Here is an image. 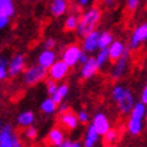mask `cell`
<instances>
[{"instance_id": "30", "label": "cell", "mask_w": 147, "mask_h": 147, "mask_svg": "<svg viewBox=\"0 0 147 147\" xmlns=\"http://www.w3.org/2000/svg\"><path fill=\"white\" fill-rule=\"evenodd\" d=\"M140 3H142V0H125V7L129 12H134L139 8Z\"/></svg>"}, {"instance_id": "13", "label": "cell", "mask_w": 147, "mask_h": 147, "mask_svg": "<svg viewBox=\"0 0 147 147\" xmlns=\"http://www.w3.org/2000/svg\"><path fill=\"white\" fill-rule=\"evenodd\" d=\"M134 104H135L134 94H132V92L129 89H127L125 93L123 94V97L117 101V107H119V111H120L123 115H125V113H129V111L134 107Z\"/></svg>"}, {"instance_id": "38", "label": "cell", "mask_w": 147, "mask_h": 147, "mask_svg": "<svg viewBox=\"0 0 147 147\" xmlns=\"http://www.w3.org/2000/svg\"><path fill=\"white\" fill-rule=\"evenodd\" d=\"M88 58H89V54L85 53V51H82V50H81V54H80V57H78V62L82 65L84 62H86V61H88Z\"/></svg>"}, {"instance_id": "36", "label": "cell", "mask_w": 147, "mask_h": 147, "mask_svg": "<svg viewBox=\"0 0 147 147\" xmlns=\"http://www.w3.org/2000/svg\"><path fill=\"white\" fill-rule=\"evenodd\" d=\"M43 46H45V49L53 50V47L55 46V39H54V38H49V39H46L45 43H43Z\"/></svg>"}, {"instance_id": "6", "label": "cell", "mask_w": 147, "mask_h": 147, "mask_svg": "<svg viewBox=\"0 0 147 147\" xmlns=\"http://www.w3.org/2000/svg\"><path fill=\"white\" fill-rule=\"evenodd\" d=\"M13 13H15V5L12 0H0V30H3L8 24Z\"/></svg>"}, {"instance_id": "21", "label": "cell", "mask_w": 147, "mask_h": 147, "mask_svg": "<svg viewBox=\"0 0 147 147\" xmlns=\"http://www.w3.org/2000/svg\"><path fill=\"white\" fill-rule=\"evenodd\" d=\"M34 120H35V115L31 111H24L22 113H19L18 119H16L20 127H30L34 124Z\"/></svg>"}, {"instance_id": "10", "label": "cell", "mask_w": 147, "mask_h": 147, "mask_svg": "<svg viewBox=\"0 0 147 147\" xmlns=\"http://www.w3.org/2000/svg\"><path fill=\"white\" fill-rule=\"evenodd\" d=\"M92 127L96 129V132H97L100 136L105 134L108 129L111 128V124H109V120H108L107 115H105L104 112H97V113L93 116Z\"/></svg>"}, {"instance_id": "4", "label": "cell", "mask_w": 147, "mask_h": 147, "mask_svg": "<svg viewBox=\"0 0 147 147\" xmlns=\"http://www.w3.org/2000/svg\"><path fill=\"white\" fill-rule=\"evenodd\" d=\"M146 39H147V24L146 23H142V24H139V26L135 27L132 34H131L128 49L129 50L139 49V47L146 42Z\"/></svg>"}, {"instance_id": "27", "label": "cell", "mask_w": 147, "mask_h": 147, "mask_svg": "<svg viewBox=\"0 0 147 147\" xmlns=\"http://www.w3.org/2000/svg\"><path fill=\"white\" fill-rule=\"evenodd\" d=\"M78 15L76 12L67 15V18L65 19V30L66 31H74L77 28V24H78Z\"/></svg>"}, {"instance_id": "17", "label": "cell", "mask_w": 147, "mask_h": 147, "mask_svg": "<svg viewBox=\"0 0 147 147\" xmlns=\"http://www.w3.org/2000/svg\"><path fill=\"white\" fill-rule=\"evenodd\" d=\"M69 9V0H51L50 3V12L53 16H62Z\"/></svg>"}, {"instance_id": "2", "label": "cell", "mask_w": 147, "mask_h": 147, "mask_svg": "<svg viewBox=\"0 0 147 147\" xmlns=\"http://www.w3.org/2000/svg\"><path fill=\"white\" fill-rule=\"evenodd\" d=\"M146 116V105L143 102H135L132 109L129 111V117L127 121V129L129 135L138 136L143 131V120Z\"/></svg>"}, {"instance_id": "9", "label": "cell", "mask_w": 147, "mask_h": 147, "mask_svg": "<svg viewBox=\"0 0 147 147\" xmlns=\"http://www.w3.org/2000/svg\"><path fill=\"white\" fill-rule=\"evenodd\" d=\"M81 54V47L78 45H70L63 50L62 53V61L66 63L69 67L76 66L78 63V57Z\"/></svg>"}, {"instance_id": "34", "label": "cell", "mask_w": 147, "mask_h": 147, "mask_svg": "<svg viewBox=\"0 0 147 147\" xmlns=\"http://www.w3.org/2000/svg\"><path fill=\"white\" fill-rule=\"evenodd\" d=\"M57 82L53 80H49L47 81V85H46V89H47V93L50 94V96H53L54 92H55V89H57Z\"/></svg>"}, {"instance_id": "32", "label": "cell", "mask_w": 147, "mask_h": 147, "mask_svg": "<svg viewBox=\"0 0 147 147\" xmlns=\"http://www.w3.org/2000/svg\"><path fill=\"white\" fill-rule=\"evenodd\" d=\"M77 115V119H78V123H81V124H86L88 121H89V115H88V112L86 111H80L78 113H76Z\"/></svg>"}, {"instance_id": "26", "label": "cell", "mask_w": 147, "mask_h": 147, "mask_svg": "<svg viewBox=\"0 0 147 147\" xmlns=\"http://www.w3.org/2000/svg\"><path fill=\"white\" fill-rule=\"evenodd\" d=\"M94 59H96L97 67H98V70H100L101 67H104L108 62H109V55H108V49H98V53H97V55L94 57Z\"/></svg>"}, {"instance_id": "11", "label": "cell", "mask_w": 147, "mask_h": 147, "mask_svg": "<svg viewBox=\"0 0 147 147\" xmlns=\"http://www.w3.org/2000/svg\"><path fill=\"white\" fill-rule=\"evenodd\" d=\"M98 34H100V31L94 30V31H92V32H89V34H86L85 36H82V38H84V40H82V51L89 54V53H93V51L98 50V47H97Z\"/></svg>"}, {"instance_id": "15", "label": "cell", "mask_w": 147, "mask_h": 147, "mask_svg": "<svg viewBox=\"0 0 147 147\" xmlns=\"http://www.w3.org/2000/svg\"><path fill=\"white\" fill-rule=\"evenodd\" d=\"M18 138L13 132L11 124H5L0 129V147H9L12 142Z\"/></svg>"}, {"instance_id": "14", "label": "cell", "mask_w": 147, "mask_h": 147, "mask_svg": "<svg viewBox=\"0 0 147 147\" xmlns=\"http://www.w3.org/2000/svg\"><path fill=\"white\" fill-rule=\"evenodd\" d=\"M59 123L62 124L63 128L66 129H74L78 125V119L74 112H71L70 109L59 113Z\"/></svg>"}, {"instance_id": "18", "label": "cell", "mask_w": 147, "mask_h": 147, "mask_svg": "<svg viewBox=\"0 0 147 147\" xmlns=\"http://www.w3.org/2000/svg\"><path fill=\"white\" fill-rule=\"evenodd\" d=\"M55 61H57V55L54 53V50L45 49L38 55V65L45 67V69H49Z\"/></svg>"}, {"instance_id": "5", "label": "cell", "mask_w": 147, "mask_h": 147, "mask_svg": "<svg viewBox=\"0 0 147 147\" xmlns=\"http://www.w3.org/2000/svg\"><path fill=\"white\" fill-rule=\"evenodd\" d=\"M69 69H70V67L67 66L62 59H59V61H55V62L47 69V76L50 77V80L58 82V81L63 80V78L67 76Z\"/></svg>"}, {"instance_id": "37", "label": "cell", "mask_w": 147, "mask_h": 147, "mask_svg": "<svg viewBox=\"0 0 147 147\" xmlns=\"http://www.w3.org/2000/svg\"><path fill=\"white\" fill-rule=\"evenodd\" d=\"M140 102H143L144 105L147 104V86L144 85L142 89V93H140Z\"/></svg>"}, {"instance_id": "7", "label": "cell", "mask_w": 147, "mask_h": 147, "mask_svg": "<svg viewBox=\"0 0 147 147\" xmlns=\"http://www.w3.org/2000/svg\"><path fill=\"white\" fill-rule=\"evenodd\" d=\"M24 69H26V57L23 54H16V55H13L8 61V65H7V73H8V76L16 77Z\"/></svg>"}, {"instance_id": "24", "label": "cell", "mask_w": 147, "mask_h": 147, "mask_svg": "<svg viewBox=\"0 0 147 147\" xmlns=\"http://www.w3.org/2000/svg\"><path fill=\"white\" fill-rule=\"evenodd\" d=\"M102 136H104V144H105V147H112L117 142V139H119V132L115 128H109Z\"/></svg>"}, {"instance_id": "28", "label": "cell", "mask_w": 147, "mask_h": 147, "mask_svg": "<svg viewBox=\"0 0 147 147\" xmlns=\"http://www.w3.org/2000/svg\"><path fill=\"white\" fill-rule=\"evenodd\" d=\"M125 90H127V88H124L123 85H116V86H113V89H112V98L117 102L123 97V94L125 93Z\"/></svg>"}, {"instance_id": "40", "label": "cell", "mask_w": 147, "mask_h": 147, "mask_svg": "<svg viewBox=\"0 0 147 147\" xmlns=\"http://www.w3.org/2000/svg\"><path fill=\"white\" fill-rule=\"evenodd\" d=\"M9 147H23V146H22V142L19 140V138H16V139H15V140L12 142V144H11Z\"/></svg>"}, {"instance_id": "19", "label": "cell", "mask_w": 147, "mask_h": 147, "mask_svg": "<svg viewBox=\"0 0 147 147\" xmlns=\"http://www.w3.org/2000/svg\"><path fill=\"white\" fill-rule=\"evenodd\" d=\"M65 132H63L62 128H59V127H54L49 131V134H47V142L51 144L53 147H59L61 146V143L65 140Z\"/></svg>"}, {"instance_id": "29", "label": "cell", "mask_w": 147, "mask_h": 147, "mask_svg": "<svg viewBox=\"0 0 147 147\" xmlns=\"http://www.w3.org/2000/svg\"><path fill=\"white\" fill-rule=\"evenodd\" d=\"M7 65L8 61L5 59V57H0V81H3L7 78L8 73H7Z\"/></svg>"}, {"instance_id": "25", "label": "cell", "mask_w": 147, "mask_h": 147, "mask_svg": "<svg viewBox=\"0 0 147 147\" xmlns=\"http://www.w3.org/2000/svg\"><path fill=\"white\" fill-rule=\"evenodd\" d=\"M40 111L43 112L45 115H53L54 112L57 111V104L53 101L51 97H47L40 104Z\"/></svg>"}, {"instance_id": "33", "label": "cell", "mask_w": 147, "mask_h": 147, "mask_svg": "<svg viewBox=\"0 0 147 147\" xmlns=\"http://www.w3.org/2000/svg\"><path fill=\"white\" fill-rule=\"evenodd\" d=\"M59 147H82V143L76 142V140H71V139H65Z\"/></svg>"}, {"instance_id": "1", "label": "cell", "mask_w": 147, "mask_h": 147, "mask_svg": "<svg viewBox=\"0 0 147 147\" xmlns=\"http://www.w3.org/2000/svg\"><path fill=\"white\" fill-rule=\"evenodd\" d=\"M101 20V11L97 7H89L85 9L82 15L78 18V24H77L76 31L80 36H85L86 34L94 31L97 24Z\"/></svg>"}, {"instance_id": "12", "label": "cell", "mask_w": 147, "mask_h": 147, "mask_svg": "<svg viewBox=\"0 0 147 147\" xmlns=\"http://www.w3.org/2000/svg\"><path fill=\"white\" fill-rule=\"evenodd\" d=\"M108 49V55H109V61H113L115 62L116 59L123 55V54L128 50V47H125V45L121 42V40H112V43L107 47Z\"/></svg>"}, {"instance_id": "16", "label": "cell", "mask_w": 147, "mask_h": 147, "mask_svg": "<svg viewBox=\"0 0 147 147\" xmlns=\"http://www.w3.org/2000/svg\"><path fill=\"white\" fill-rule=\"evenodd\" d=\"M97 71H98V67H97V63H96V59L93 57H89L88 61L84 62L82 66H81V77L84 80H89Z\"/></svg>"}, {"instance_id": "23", "label": "cell", "mask_w": 147, "mask_h": 147, "mask_svg": "<svg viewBox=\"0 0 147 147\" xmlns=\"http://www.w3.org/2000/svg\"><path fill=\"white\" fill-rule=\"evenodd\" d=\"M113 40V35L109 31H101L98 34V40H97V47L98 49H107L108 46L112 43Z\"/></svg>"}, {"instance_id": "8", "label": "cell", "mask_w": 147, "mask_h": 147, "mask_svg": "<svg viewBox=\"0 0 147 147\" xmlns=\"http://www.w3.org/2000/svg\"><path fill=\"white\" fill-rule=\"evenodd\" d=\"M128 61H129V49L119 59L115 61V65H113L111 70V77L113 80H119L125 74V71L128 69Z\"/></svg>"}, {"instance_id": "22", "label": "cell", "mask_w": 147, "mask_h": 147, "mask_svg": "<svg viewBox=\"0 0 147 147\" xmlns=\"http://www.w3.org/2000/svg\"><path fill=\"white\" fill-rule=\"evenodd\" d=\"M67 93H69V86H67L66 84H61V85H58L55 92H54V94L50 96V97L53 98V101L58 105L59 102L63 101V98L67 96Z\"/></svg>"}, {"instance_id": "39", "label": "cell", "mask_w": 147, "mask_h": 147, "mask_svg": "<svg viewBox=\"0 0 147 147\" xmlns=\"http://www.w3.org/2000/svg\"><path fill=\"white\" fill-rule=\"evenodd\" d=\"M117 3V0H102V4L105 5L107 8H113Z\"/></svg>"}, {"instance_id": "20", "label": "cell", "mask_w": 147, "mask_h": 147, "mask_svg": "<svg viewBox=\"0 0 147 147\" xmlns=\"http://www.w3.org/2000/svg\"><path fill=\"white\" fill-rule=\"evenodd\" d=\"M98 139H100V135L96 132V129L92 127V124L88 127L86 132H85V138H84V143H82V147H94L97 144Z\"/></svg>"}, {"instance_id": "3", "label": "cell", "mask_w": 147, "mask_h": 147, "mask_svg": "<svg viewBox=\"0 0 147 147\" xmlns=\"http://www.w3.org/2000/svg\"><path fill=\"white\" fill-rule=\"evenodd\" d=\"M22 73H23V82L31 86V85H35L45 80L46 76H47V69L39 66L36 63V65H32V66L24 69Z\"/></svg>"}, {"instance_id": "41", "label": "cell", "mask_w": 147, "mask_h": 147, "mask_svg": "<svg viewBox=\"0 0 147 147\" xmlns=\"http://www.w3.org/2000/svg\"><path fill=\"white\" fill-rule=\"evenodd\" d=\"M1 127H3V125H1V121H0V129H1Z\"/></svg>"}, {"instance_id": "35", "label": "cell", "mask_w": 147, "mask_h": 147, "mask_svg": "<svg viewBox=\"0 0 147 147\" xmlns=\"http://www.w3.org/2000/svg\"><path fill=\"white\" fill-rule=\"evenodd\" d=\"M76 8H86L90 5V0H74Z\"/></svg>"}, {"instance_id": "31", "label": "cell", "mask_w": 147, "mask_h": 147, "mask_svg": "<svg viewBox=\"0 0 147 147\" xmlns=\"http://www.w3.org/2000/svg\"><path fill=\"white\" fill-rule=\"evenodd\" d=\"M24 136H26L27 139H30V140H34V139L38 136V129H36L35 127H32V125L27 127L26 131H24Z\"/></svg>"}]
</instances>
